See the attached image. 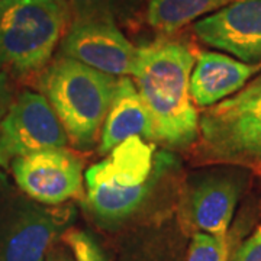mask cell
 Segmentation results:
<instances>
[{
  "label": "cell",
  "mask_w": 261,
  "mask_h": 261,
  "mask_svg": "<svg viewBox=\"0 0 261 261\" xmlns=\"http://www.w3.org/2000/svg\"><path fill=\"white\" fill-rule=\"evenodd\" d=\"M196 56L177 41H155L137 48L135 87L152 121V141L187 148L199 138V113L190 96Z\"/></svg>",
  "instance_id": "cell-1"
},
{
  "label": "cell",
  "mask_w": 261,
  "mask_h": 261,
  "mask_svg": "<svg viewBox=\"0 0 261 261\" xmlns=\"http://www.w3.org/2000/svg\"><path fill=\"white\" fill-rule=\"evenodd\" d=\"M173 166V155L157 151L141 137H130L84 173V205L99 225L113 228L135 214L160 178Z\"/></svg>",
  "instance_id": "cell-2"
},
{
  "label": "cell",
  "mask_w": 261,
  "mask_h": 261,
  "mask_svg": "<svg viewBox=\"0 0 261 261\" xmlns=\"http://www.w3.org/2000/svg\"><path fill=\"white\" fill-rule=\"evenodd\" d=\"M118 77L58 56L39 79V90L64 126L68 142L80 151L99 141L116 92Z\"/></svg>",
  "instance_id": "cell-3"
},
{
  "label": "cell",
  "mask_w": 261,
  "mask_h": 261,
  "mask_svg": "<svg viewBox=\"0 0 261 261\" xmlns=\"http://www.w3.org/2000/svg\"><path fill=\"white\" fill-rule=\"evenodd\" d=\"M68 16L61 0H0V71L25 77L42 70Z\"/></svg>",
  "instance_id": "cell-4"
},
{
  "label": "cell",
  "mask_w": 261,
  "mask_h": 261,
  "mask_svg": "<svg viewBox=\"0 0 261 261\" xmlns=\"http://www.w3.org/2000/svg\"><path fill=\"white\" fill-rule=\"evenodd\" d=\"M199 157L207 163L261 167V94L219 102L199 116Z\"/></svg>",
  "instance_id": "cell-5"
},
{
  "label": "cell",
  "mask_w": 261,
  "mask_h": 261,
  "mask_svg": "<svg viewBox=\"0 0 261 261\" xmlns=\"http://www.w3.org/2000/svg\"><path fill=\"white\" fill-rule=\"evenodd\" d=\"M73 216V207L41 205L23 196L0 202V261L44 260Z\"/></svg>",
  "instance_id": "cell-6"
},
{
  "label": "cell",
  "mask_w": 261,
  "mask_h": 261,
  "mask_svg": "<svg viewBox=\"0 0 261 261\" xmlns=\"http://www.w3.org/2000/svg\"><path fill=\"white\" fill-rule=\"evenodd\" d=\"M68 138L45 96L22 92L0 121V167L41 149L63 148Z\"/></svg>",
  "instance_id": "cell-7"
},
{
  "label": "cell",
  "mask_w": 261,
  "mask_h": 261,
  "mask_svg": "<svg viewBox=\"0 0 261 261\" xmlns=\"http://www.w3.org/2000/svg\"><path fill=\"white\" fill-rule=\"evenodd\" d=\"M9 167L19 189L41 205L60 206L73 199L83 200V163L65 147L18 157Z\"/></svg>",
  "instance_id": "cell-8"
},
{
  "label": "cell",
  "mask_w": 261,
  "mask_h": 261,
  "mask_svg": "<svg viewBox=\"0 0 261 261\" xmlns=\"http://www.w3.org/2000/svg\"><path fill=\"white\" fill-rule=\"evenodd\" d=\"M60 56L113 77L134 74L137 48L111 20L75 19L65 31Z\"/></svg>",
  "instance_id": "cell-9"
},
{
  "label": "cell",
  "mask_w": 261,
  "mask_h": 261,
  "mask_svg": "<svg viewBox=\"0 0 261 261\" xmlns=\"http://www.w3.org/2000/svg\"><path fill=\"white\" fill-rule=\"evenodd\" d=\"M195 35L247 64H261V0H232L199 19Z\"/></svg>",
  "instance_id": "cell-10"
},
{
  "label": "cell",
  "mask_w": 261,
  "mask_h": 261,
  "mask_svg": "<svg viewBox=\"0 0 261 261\" xmlns=\"http://www.w3.org/2000/svg\"><path fill=\"white\" fill-rule=\"evenodd\" d=\"M244 180L238 171H212L192 181L187 195V216L197 232L228 237Z\"/></svg>",
  "instance_id": "cell-11"
},
{
  "label": "cell",
  "mask_w": 261,
  "mask_h": 261,
  "mask_svg": "<svg viewBox=\"0 0 261 261\" xmlns=\"http://www.w3.org/2000/svg\"><path fill=\"white\" fill-rule=\"evenodd\" d=\"M258 71L261 64H247L226 54L202 51L190 74L192 100L195 106L211 108L238 93Z\"/></svg>",
  "instance_id": "cell-12"
},
{
  "label": "cell",
  "mask_w": 261,
  "mask_h": 261,
  "mask_svg": "<svg viewBox=\"0 0 261 261\" xmlns=\"http://www.w3.org/2000/svg\"><path fill=\"white\" fill-rule=\"evenodd\" d=\"M130 137L152 140V121L129 77H119L116 92L105 118L99 151L106 155Z\"/></svg>",
  "instance_id": "cell-13"
},
{
  "label": "cell",
  "mask_w": 261,
  "mask_h": 261,
  "mask_svg": "<svg viewBox=\"0 0 261 261\" xmlns=\"http://www.w3.org/2000/svg\"><path fill=\"white\" fill-rule=\"evenodd\" d=\"M232 0H148L147 22L151 28L173 34L197 18L222 9Z\"/></svg>",
  "instance_id": "cell-14"
},
{
  "label": "cell",
  "mask_w": 261,
  "mask_h": 261,
  "mask_svg": "<svg viewBox=\"0 0 261 261\" xmlns=\"http://www.w3.org/2000/svg\"><path fill=\"white\" fill-rule=\"evenodd\" d=\"M75 19L126 22L134 18L140 0H61Z\"/></svg>",
  "instance_id": "cell-15"
},
{
  "label": "cell",
  "mask_w": 261,
  "mask_h": 261,
  "mask_svg": "<svg viewBox=\"0 0 261 261\" xmlns=\"http://www.w3.org/2000/svg\"><path fill=\"white\" fill-rule=\"evenodd\" d=\"M229 252L228 237L196 232L189 245L186 261H228Z\"/></svg>",
  "instance_id": "cell-16"
},
{
  "label": "cell",
  "mask_w": 261,
  "mask_h": 261,
  "mask_svg": "<svg viewBox=\"0 0 261 261\" xmlns=\"http://www.w3.org/2000/svg\"><path fill=\"white\" fill-rule=\"evenodd\" d=\"M63 243L71 250L75 261H109L106 252L97 241L86 231L68 228L63 237Z\"/></svg>",
  "instance_id": "cell-17"
},
{
  "label": "cell",
  "mask_w": 261,
  "mask_h": 261,
  "mask_svg": "<svg viewBox=\"0 0 261 261\" xmlns=\"http://www.w3.org/2000/svg\"><path fill=\"white\" fill-rule=\"evenodd\" d=\"M228 261H261V222L232 252Z\"/></svg>",
  "instance_id": "cell-18"
},
{
  "label": "cell",
  "mask_w": 261,
  "mask_h": 261,
  "mask_svg": "<svg viewBox=\"0 0 261 261\" xmlns=\"http://www.w3.org/2000/svg\"><path fill=\"white\" fill-rule=\"evenodd\" d=\"M258 94H261V74L258 75V77H255L254 80H251L250 83L245 84L238 93L233 94L232 97L225 99L222 102L229 103V105H235V103H241L245 102V100H250V99L258 96Z\"/></svg>",
  "instance_id": "cell-19"
},
{
  "label": "cell",
  "mask_w": 261,
  "mask_h": 261,
  "mask_svg": "<svg viewBox=\"0 0 261 261\" xmlns=\"http://www.w3.org/2000/svg\"><path fill=\"white\" fill-rule=\"evenodd\" d=\"M13 103V92L9 83V75L0 71V121L8 113L10 105Z\"/></svg>",
  "instance_id": "cell-20"
},
{
  "label": "cell",
  "mask_w": 261,
  "mask_h": 261,
  "mask_svg": "<svg viewBox=\"0 0 261 261\" xmlns=\"http://www.w3.org/2000/svg\"><path fill=\"white\" fill-rule=\"evenodd\" d=\"M45 261H75L71 250L65 245H53L45 255Z\"/></svg>",
  "instance_id": "cell-21"
},
{
  "label": "cell",
  "mask_w": 261,
  "mask_h": 261,
  "mask_svg": "<svg viewBox=\"0 0 261 261\" xmlns=\"http://www.w3.org/2000/svg\"><path fill=\"white\" fill-rule=\"evenodd\" d=\"M41 261H45V258H44V260H41Z\"/></svg>",
  "instance_id": "cell-22"
}]
</instances>
